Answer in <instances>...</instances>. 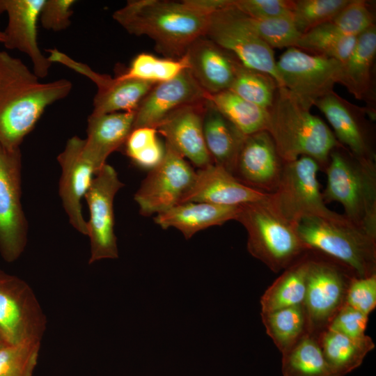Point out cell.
I'll return each mask as SVG.
<instances>
[{
    "instance_id": "cell-6",
    "label": "cell",
    "mask_w": 376,
    "mask_h": 376,
    "mask_svg": "<svg viewBox=\"0 0 376 376\" xmlns=\"http://www.w3.org/2000/svg\"><path fill=\"white\" fill-rule=\"evenodd\" d=\"M236 221L247 232L249 253L274 273L285 269L308 251L297 224L280 216L268 201L240 205Z\"/></svg>"
},
{
    "instance_id": "cell-14",
    "label": "cell",
    "mask_w": 376,
    "mask_h": 376,
    "mask_svg": "<svg viewBox=\"0 0 376 376\" xmlns=\"http://www.w3.org/2000/svg\"><path fill=\"white\" fill-rule=\"evenodd\" d=\"M123 186L116 170L106 163L95 174L85 194L90 213L87 221V235L91 244L89 264L118 257L114 233L113 201Z\"/></svg>"
},
{
    "instance_id": "cell-43",
    "label": "cell",
    "mask_w": 376,
    "mask_h": 376,
    "mask_svg": "<svg viewBox=\"0 0 376 376\" xmlns=\"http://www.w3.org/2000/svg\"><path fill=\"white\" fill-rule=\"evenodd\" d=\"M75 0H45L39 21L42 26L55 32L66 29L71 24Z\"/></svg>"
},
{
    "instance_id": "cell-19",
    "label": "cell",
    "mask_w": 376,
    "mask_h": 376,
    "mask_svg": "<svg viewBox=\"0 0 376 376\" xmlns=\"http://www.w3.org/2000/svg\"><path fill=\"white\" fill-rule=\"evenodd\" d=\"M45 0H0V13H6L8 24L3 43L9 49L26 54L38 78H45L52 63L41 52L38 43V22Z\"/></svg>"
},
{
    "instance_id": "cell-13",
    "label": "cell",
    "mask_w": 376,
    "mask_h": 376,
    "mask_svg": "<svg viewBox=\"0 0 376 376\" xmlns=\"http://www.w3.org/2000/svg\"><path fill=\"white\" fill-rule=\"evenodd\" d=\"M195 177L196 171L185 157L165 142L162 161L149 171L134 194L140 214H157L179 204Z\"/></svg>"
},
{
    "instance_id": "cell-22",
    "label": "cell",
    "mask_w": 376,
    "mask_h": 376,
    "mask_svg": "<svg viewBox=\"0 0 376 376\" xmlns=\"http://www.w3.org/2000/svg\"><path fill=\"white\" fill-rule=\"evenodd\" d=\"M184 56L188 69L207 93L230 89L240 62L231 53L203 36L188 47Z\"/></svg>"
},
{
    "instance_id": "cell-38",
    "label": "cell",
    "mask_w": 376,
    "mask_h": 376,
    "mask_svg": "<svg viewBox=\"0 0 376 376\" xmlns=\"http://www.w3.org/2000/svg\"><path fill=\"white\" fill-rule=\"evenodd\" d=\"M247 20L257 35L272 49L297 47L302 35L295 27L292 17H279Z\"/></svg>"
},
{
    "instance_id": "cell-26",
    "label": "cell",
    "mask_w": 376,
    "mask_h": 376,
    "mask_svg": "<svg viewBox=\"0 0 376 376\" xmlns=\"http://www.w3.org/2000/svg\"><path fill=\"white\" fill-rule=\"evenodd\" d=\"M203 128L205 146L213 162L233 175L246 136L207 99L203 113Z\"/></svg>"
},
{
    "instance_id": "cell-7",
    "label": "cell",
    "mask_w": 376,
    "mask_h": 376,
    "mask_svg": "<svg viewBox=\"0 0 376 376\" xmlns=\"http://www.w3.org/2000/svg\"><path fill=\"white\" fill-rule=\"evenodd\" d=\"M320 171L318 162L308 156L285 162L279 185L270 194L268 204L283 218L295 224L310 217L347 221L343 214L331 210L324 203L318 179Z\"/></svg>"
},
{
    "instance_id": "cell-41",
    "label": "cell",
    "mask_w": 376,
    "mask_h": 376,
    "mask_svg": "<svg viewBox=\"0 0 376 376\" xmlns=\"http://www.w3.org/2000/svg\"><path fill=\"white\" fill-rule=\"evenodd\" d=\"M345 304L367 315L376 307V274L352 278L346 293Z\"/></svg>"
},
{
    "instance_id": "cell-16",
    "label": "cell",
    "mask_w": 376,
    "mask_h": 376,
    "mask_svg": "<svg viewBox=\"0 0 376 376\" xmlns=\"http://www.w3.org/2000/svg\"><path fill=\"white\" fill-rule=\"evenodd\" d=\"M285 162L266 130L245 136L233 175L243 185L265 194L274 193Z\"/></svg>"
},
{
    "instance_id": "cell-32",
    "label": "cell",
    "mask_w": 376,
    "mask_h": 376,
    "mask_svg": "<svg viewBox=\"0 0 376 376\" xmlns=\"http://www.w3.org/2000/svg\"><path fill=\"white\" fill-rule=\"evenodd\" d=\"M267 335L281 354L290 350L307 333V319L304 305L261 313Z\"/></svg>"
},
{
    "instance_id": "cell-40",
    "label": "cell",
    "mask_w": 376,
    "mask_h": 376,
    "mask_svg": "<svg viewBox=\"0 0 376 376\" xmlns=\"http://www.w3.org/2000/svg\"><path fill=\"white\" fill-rule=\"evenodd\" d=\"M375 17L363 0H350L331 22L342 33L357 37L375 25Z\"/></svg>"
},
{
    "instance_id": "cell-31",
    "label": "cell",
    "mask_w": 376,
    "mask_h": 376,
    "mask_svg": "<svg viewBox=\"0 0 376 376\" xmlns=\"http://www.w3.org/2000/svg\"><path fill=\"white\" fill-rule=\"evenodd\" d=\"M282 355L283 376H335L324 357L317 336L308 332Z\"/></svg>"
},
{
    "instance_id": "cell-2",
    "label": "cell",
    "mask_w": 376,
    "mask_h": 376,
    "mask_svg": "<svg viewBox=\"0 0 376 376\" xmlns=\"http://www.w3.org/2000/svg\"><path fill=\"white\" fill-rule=\"evenodd\" d=\"M188 0H131L113 13L129 33L152 39L166 58L182 57L198 38L205 36L208 18Z\"/></svg>"
},
{
    "instance_id": "cell-23",
    "label": "cell",
    "mask_w": 376,
    "mask_h": 376,
    "mask_svg": "<svg viewBox=\"0 0 376 376\" xmlns=\"http://www.w3.org/2000/svg\"><path fill=\"white\" fill-rule=\"evenodd\" d=\"M134 118L135 111L91 113L88 117L84 155L96 173L109 155L124 146L133 130Z\"/></svg>"
},
{
    "instance_id": "cell-46",
    "label": "cell",
    "mask_w": 376,
    "mask_h": 376,
    "mask_svg": "<svg viewBox=\"0 0 376 376\" xmlns=\"http://www.w3.org/2000/svg\"><path fill=\"white\" fill-rule=\"evenodd\" d=\"M6 40V36L4 31L0 30V42L4 43Z\"/></svg>"
},
{
    "instance_id": "cell-18",
    "label": "cell",
    "mask_w": 376,
    "mask_h": 376,
    "mask_svg": "<svg viewBox=\"0 0 376 376\" xmlns=\"http://www.w3.org/2000/svg\"><path fill=\"white\" fill-rule=\"evenodd\" d=\"M207 96L187 68L175 78L153 86L135 111L133 130L143 127L156 129L174 111L205 102Z\"/></svg>"
},
{
    "instance_id": "cell-30",
    "label": "cell",
    "mask_w": 376,
    "mask_h": 376,
    "mask_svg": "<svg viewBox=\"0 0 376 376\" xmlns=\"http://www.w3.org/2000/svg\"><path fill=\"white\" fill-rule=\"evenodd\" d=\"M207 100L244 135L267 130L268 110L245 100L231 91L208 94Z\"/></svg>"
},
{
    "instance_id": "cell-17",
    "label": "cell",
    "mask_w": 376,
    "mask_h": 376,
    "mask_svg": "<svg viewBox=\"0 0 376 376\" xmlns=\"http://www.w3.org/2000/svg\"><path fill=\"white\" fill-rule=\"evenodd\" d=\"M84 139L78 136L69 139L58 155L61 168L58 193L70 224L80 233L87 235V221L82 213L84 198L95 175L93 164L84 155Z\"/></svg>"
},
{
    "instance_id": "cell-29",
    "label": "cell",
    "mask_w": 376,
    "mask_h": 376,
    "mask_svg": "<svg viewBox=\"0 0 376 376\" xmlns=\"http://www.w3.org/2000/svg\"><path fill=\"white\" fill-rule=\"evenodd\" d=\"M308 258V250L268 287L260 299L261 313L304 304Z\"/></svg>"
},
{
    "instance_id": "cell-44",
    "label": "cell",
    "mask_w": 376,
    "mask_h": 376,
    "mask_svg": "<svg viewBox=\"0 0 376 376\" xmlns=\"http://www.w3.org/2000/svg\"><path fill=\"white\" fill-rule=\"evenodd\" d=\"M368 322V315L345 304L327 329L351 338H359L366 335Z\"/></svg>"
},
{
    "instance_id": "cell-20",
    "label": "cell",
    "mask_w": 376,
    "mask_h": 376,
    "mask_svg": "<svg viewBox=\"0 0 376 376\" xmlns=\"http://www.w3.org/2000/svg\"><path fill=\"white\" fill-rule=\"evenodd\" d=\"M269 198L270 194L243 185L225 169L212 163L196 171L194 182L180 203L202 202L240 206L266 202Z\"/></svg>"
},
{
    "instance_id": "cell-21",
    "label": "cell",
    "mask_w": 376,
    "mask_h": 376,
    "mask_svg": "<svg viewBox=\"0 0 376 376\" xmlns=\"http://www.w3.org/2000/svg\"><path fill=\"white\" fill-rule=\"evenodd\" d=\"M205 102L174 111L157 127L166 143L198 169L214 163L206 148L203 128Z\"/></svg>"
},
{
    "instance_id": "cell-36",
    "label": "cell",
    "mask_w": 376,
    "mask_h": 376,
    "mask_svg": "<svg viewBox=\"0 0 376 376\" xmlns=\"http://www.w3.org/2000/svg\"><path fill=\"white\" fill-rule=\"evenodd\" d=\"M154 127H143L134 129L125 144L126 155L139 167L149 171L155 167L164 155V146L157 137Z\"/></svg>"
},
{
    "instance_id": "cell-11",
    "label": "cell",
    "mask_w": 376,
    "mask_h": 376,
    "mask_svg": "<svg viewBox=\"0 0 376 376\" xmlns=\"http://www.w3.org/2000/svg\"><path fill=\"white\" fill-rule=\"evenodd\" d=\"M22 154L0 141V253L8 263L16 260L24 251L28 223L21 196Z\"/></svg>"
},
{
    "instance_id": "cell-12",
    "label": "cell",
    "mask_w": 376,
    "mask_h": 376,
    "mask_svg": "<svg viewBox=\"0 0 376 376\" xmlns=\"http://www.w3.org/2000/svg\"><path fill=\"white\" fill-rule=\"evenodd\" d=\"M46 327V316L31 288L0 269V333L6 343H40Z\"/></svg>"
},
{
    "instance_id": "cell-24",
    "label": "cell",
    "mask_w": 376,
    "mask_h": 376,
    "mask_svg": "<svg viewBox=\"0 0 376 376\" xmlns=\"http://www.w3.org/2000/svg\"><path fill=\"white\" fill-rule=\"evenodd\" d=\"M83 75L97 86L92 114L136 111L143 100L156 84L134 79L112 78L87 68Z\"/></svg>"
},
{
    "instance_id": "cell-34",
    "label": "cell",
    "mask_w": 376,
    "mask_h": 376,
    "mask_svg": "<svg viewBox=\"0 0 376 376\" xmlns=\"http://www.w3.org/2000/svg\"><path fill=\"white\" fill-rule=\"evenodd\" d=\"M279 87L270 75L246 68L239 62L229 90L245 100L268 110L272 106Z\"/></svg>"
},
{
    "instance_id": "cell-15",
    "label": "cell",
    "mask_w": 376,
    "mask_h": 376,
    "mask_svg": "<svg viewBox=\"0 0 376 376\" xmlns=\"http://www.w3.org/2000/svg\"><path fill=\"white\" fill-rule=\"evenodd\" d=\"M314 106L324 115L341 146L358 158L375 161L374 131L366 117L368 111L334 91L318 99Z\"/></svg>"
},
{
    "instance_id": "cell-5",
    "label": "cell",
    "mask_w": 376,
    "mask_h": 376,
    "mask_svg": "<svg viewBox=\"0 0 376 376\" xmlns=\"http://www.w3.org/2000/svg\"><path fill=\"white\" fill-rule=\"evenodd\" d=\"M297 230L307 250L337 262L356 277L376 274V237L350 222L310 217L300 221Z\"/></svg>"
},
{
    "instance_id": "cell-4",
    "label": "cell",
    "mask_w": 376,
    "mask_h": 376,
    "mask_svg": "<svg viewBox=\"0 0 376 376\" xmlns=\"http://www.w3.org/2000/svg\"><path fill=\"white\" fill-rule=\"evenodd\" d=\"M324 203H340L347 221L376 237V164L358 158L340 144L330 153L324 171Z\"/></svg>"
},
{
    "instance_id": "cell-10",
    "label": "cell",
    "mask_w": 376,
    "mask_h": 376,
    "mask_svg": "<svg viewBox=\"0 0 376 376\" xmlns=\"http://www.w3.org/2000/svg\"><path fill=\"white\" fill-rule=\"evenodd\" d=\"M276 68L281 87L311 109L318 99L334 92L340 81L342 63L290 47L276 61Z\"/></svg>"
},
{
    "instance_id": "cell-37",
    "label": "cell",
    "mask_w": 376,
    "mask_h": 376,
    "mask_svg": "<svg viewBox=\"0 0 376 376\" xmlns=\"http://www.w3.org/2000/svg\"><path fill=\"white\" fill-rule=\"evenodd\" d=\"M350 0H295L293 1L292 19L297 29L304 34L333 18Z\"/></svg>"
},
{
    "instance_id": "cell-35",
    "label": "cell",
    "mask_w": 376,
    "mask_h": 376,
    "mask_svg": "<svg viewBox=\"0 0 376 376\" xmlns=\"http://www.w3.org/2000/svg\"><path fill=\"white\" fill-rule=\"evenodd\" d=\"M188 68L186 58H159L148 53H141L132 61L128 69L118 77L159 84L177 77Z\"/></svg>"
},
{
    "instance_id": "cell-42",
    "label": "cell",
    "mask_w": 376,
    "mask_h": 376,
    "mask_svg": "<svg viewBox=\"0 0 376 376\" xmlns=\"http://www.w3.org/2000/svg\"><path fill=\"white\" fill-rule=\"evenodd\" d=\"M233 6L248 17L256 19L292 17L293 1L233 0Z\"/></svg>"
},
{
    "instance_id": "cell-28",
    "label": "cell",
    "mask_w": 376,
    "mask_h": 376,
    "mask_svg": "<svg viewBox=\"0 0 376 376\" xmlns=\"http://www.w3.org/2000/svg\"><path fill=\"white\" fill-rule=\"evenodd\" d=\"M317 338L335 376H344L357 368L368 353L375 348L373 339L367 335L354 338L326 329Z\"/></svg>"
},
{
    "instance_id": "cell-45",
    "label": "cell",
    "mask_w": 376,
    "mask_h": 376,
    "mask_svg": "<svg viewBox=\"0 0 376 376\" xmlns=\"http://www.w3.org/2000/svg\"><path fill=\"white\" fill-rule=\"evenodd\" d=\"M8 344L6 343V340L0 333V350L6 346Z\"/></svg>"
},
{
    "instance_id": "cell-1",
    "label": "cell",
    "mask_w": 376,
    "mask_h": 376,
    "mask_svg": "<svg viewBox=\"0 0 376 376\" xmlns=\"http://www.w3.org/2000/svg\"><path fill=\"white\" fill-rule=\"evenodd\" d=\"M72 82L60 79L41 82L19 59L0 51V141L9 149L20 148L45 109L64 99Z\"/></svg>"
},
{
    "instance_id": "cell-3",
    "label": "cell",
    "mask_w": 376,
    "mask_h": 376,
    "mask_svg": "<svg viewBox=\"0 0 376 376\" xmlns=\"http://www.w3.org/2000/svg\"><path fill=\"white\" fill-rule=\"evenodd\" d=\"M268 112L266 131L283 161L308 156L324 172L331 152L340 145L331 129L284 87H279Z\"/></svg>"
},
{
    "instance_id": "cell-8",
    "label": "cell",
    "mask_w": 376,
    "mask_h": 376,
    "mask_svg": "<svg viewBox=\"0 0 376 376\" xmlns=\"http://www.w3.org/2000/svg\"><path fill=\"white\" fill-rule=\"evenodd\" d=\"M306 291L304 301L307 332L318 336L345 304L349 283L355 276L348 269L308 250Z\"/></svg>"
},
{
    "instance_id": "cell-25",
    "label": "cell",
    "mask_w": 376,
    "mask_h": 376,
    "mask_svg": "<svg viewBox=\"0 0 376 376\" xmlns=\"http://www.w3.org/2000/svg\"><path fill=\"white\" fill-rule=\"evenodd\" d=\"M240 207V205L226 206L202 202H186L156 214L154 221L164 230L169 228L178 229L185 239L189 240L202 230L236 220Z\"/></svg>"
},
{
    "instance_id": "cell-39",
    "label": "cell",
    "mask_w": 376,
    "mask_h": 376,
    "mask_svg": "<svg viewBox=\"0 0 376 376\" xmlns=\"http://www.w3.org/2000/svg\"><path fill=\"white\" fill-rule=\"evenodd\" d=\"M40 343L7 345L0 350V376H32Z\"/></svg>"
},
{
    "instance_id": "cell-33",
    "label": "cell",
    "mask_w": 376,
    "mask_h": 376,
    "mask_svg": "<svg viewBox=\"0 0 376 376\" xmlns=\"http://www.w3.org/2000/svg\"><path fill=\"white\" fill-rule=\"evenodd\" d=\"M357 38L344 34L329 22L302 34L297 47L312 54L343 63L350 54Z\"/></svg>"
},
{
    "instance_id": "cell-27",
    "label": "cell",
    "mask_w": 376,
    "mask_h": 376,
    "mask_svg": "<svg viewBox=\"0 0 376 376\" xmlns=\"http://www.w3.org/2000/svg\"><path fill=\"white\" fill-rule=\"evenodd\" d=\"M376 54L375 24L357 36L356 43L342 63L339 84L357 100H368L372 88L371 71Z\"/></svg>"
},
{
    "instance_id": "cell-9",
    "label": "cell",
    "mask_w": 376,
    "mask_h": 376,
    "mask_svg": "<svg viewBox=\"0 0 376 376\" xmlns=\"http://www.w3.org/2000/svg\"><path fill=\"white\" fill-rule=\"evenodd\" d=\"M205 36L245 67L270 75L281 87L273 49L250 26L246 15L231 4L211 14Z\"/></svg>"
}]
</instances>
